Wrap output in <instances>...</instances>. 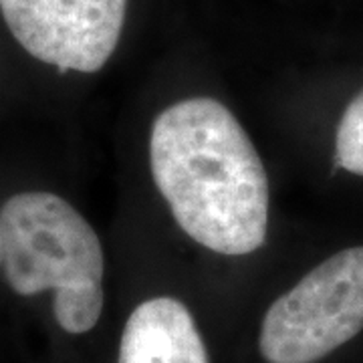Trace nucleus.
Masks as SVG:
<instances>
[{
  "label": "nucleus",
  "mask_w": 363,
  "mask_h": 363,
  "mask_svg": "<svg viewBox=\"0 0 363 363\" xmlns=\"http://www.w3.org/2000/svg\"><path fill=\"white\" fill-rule=\"evenodd\" d=\"M0 262L14 293L52 291V313L71 335L104 311V248L91 224L61 196L23 192L0 206Z\"/></svg>",
  "instance_id": "obj_2"
},
{
  "label": "nucleus",
  "mask_w": 363,
  "mask_h": 363,
  "mask_svg": "<svg viewBox=\"0 0 363 363\" xmlns=\"http://www.w3.org/2000/svg\"><path fill=\"white\" fill-rule=\"evenodd\" d=\"M363 331V247L345 248L279 297L260 325L269 363H317Z\"/></svg>",
  "instance_id": "obj_3"
},
{
  "label": "nucleus",
  "mask_w": 363,
  "mask_h": 363,
  "mask_svg": "<svg viewBox=\"0 0 363 363\" xmlns=\"http://www.w3.org/2000/svg\"><path fill=\"white\" fill-rule=\"evenodd\" d=\"M335 162L345 172L363 176V89L351 99L339 121Z\"/></svg>",
  "instance_id": "obj_6"
},
{
  "label": "nucleus",
  "mask_w": 363,
  "mask_h": 363,
  "mask_svg": "<svg viewBox=\"0 0 363 363\" xmlns=\"http://www.w3.org/2000/svg\"><path fill=\"white\" fill-rule=\"evenodd\" d=\"M117 363H210L192 313L174 297L143 301L130 315Z\"/></svg>",
  "instance_id": "obj_5"
},
{
  "label": "nucleus",
  "mask_w": 363,
  "mask_h": 363,
  "mask_svg": "<svg viewBox=\"0 0 363 363\" xmlns=\"http://www.w3.org/2000/svg\"><path fill=\"white\" fill-rule=\"evenodd\" d=\"M128 0H0V13L35 59L61 71L95 73L109 61Z\"/></svg>",
  "instance_id": "obj_4"
},
{
  "label": "nucleus",
  "mask_w": 363,
  "mask_h": 363,
  "mask_svg": "<svg viewBox=\"0 0 363 363\" xmlns=\"http://www.w3.org/2000/svg\"><path fill=\"white\" fill-rule=\"evenodd\" d=\"M150 162L160 194L198 245L228 257L264 245L269 178L226 105L192 97L166 107L152 125Z\"/></svg>",
  "instance_id": "obj_1"
}]
</instances>
